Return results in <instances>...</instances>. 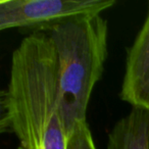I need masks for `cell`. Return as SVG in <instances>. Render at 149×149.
I'll list each match as a JSON object with an SVG mask.
<instances>
[{"label":"cell","instance_id":"4","mask_svg":"<svg viewBox=\"0 0 149 149\" xmlns=\"http://www.w3.org/2000/svg\"><path fill=\"white\" fill-rule=\"evenodd\" d=\"M120 98L133 107L149 110V10L128 50Z\"/></svg>","mask_w":149,"mask_h":149},{"label":"cell","instance_id":"5","mask_svg":"<svg viewBox=\"0 0 149 149\" xmlns=\"http://www.w3.org/2000/svg\"><path fill=\"white\" fill-rule=\"evenodd\" d=\"M107 149H149V110L132 107L111 129Z\"/></svg>","mask_w":149,"mask_h":149},{"label":"cell","instance_id":"3","mask_svg":"<svg viewBox=\"0 0 149 149\" xmlns=\"http://www.w3.org/2000/svg\"><path fill=\"white\" fill-rule=\"evenodd\" d=\"M116 0H1L0 29L48 32L70 19L99 15Z\"/></svg>","mask_w":149,"mask_h":149},{"label":"cell","instance_id":"1","mask_svg":"<svg viewBox=\"0 0 149 149\" xmlns=\"http://www.w3.org/2000/svg\"><path fill=\"white\" fill-rule=\"evenodd\" d=\"M0 105V131L17 137V149H68L57 57L46 33L30 34L15 49Z\"/></svg>","mask_w":149,"mask_h":149},{"label":"cell","instance_id":"2","mask_svg":"<svg viewBox=\"0 0 149 149\" xmlns=\"http://www.w3.org/2000/svg\"><path fill=\"white\" fill-rule=\"evenodd\" d=\"M107 21L89 15L68 21L48 31L58 62L60 112L68 134L85 123L94 86L107 56Z\"/></svg>","mask_w":149,"mask_h":149}]
</instances>
